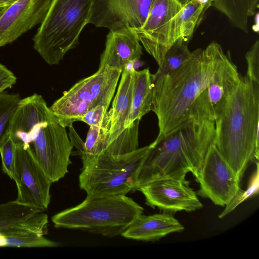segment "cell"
<instances>
[{"label":"cell","instance_id":"cell-1","mask_svg":"<svg viewBox=\"0 0 259 259\" xmlns=\"http://www.w3.org/2000/svg\"><path fill=\"white\" fill-rule=\"evenodd\" d=\"M214 142V121L188 113L180 125L165 134H159L149 145L134 191L153 180L184 177L189 172L197 182L204 157Z\"/></svg>","mask_w":259,"mask_h":259},{"label":"cell","instance_id":"cell-2","mask_svg":"<svg viewBox=\"0 0 259 259\" xmlns=\"http://www.w3.org/2000/svg\"><path fill=\"white\" fill-rule=\"evenodd\" d=\"M225 53L219 43L212 41L204 49L191 52L189 58L172 72L152 79V111L157 117L159 134L170 131L187 118Z\"/></svg>","mask_w":259,"mask_h":259},{"label":"cell","instance_id":"cell-3","mask_svg":"<svg viewBox=\"0 0 259 259\" xmlns=\"http://www.w3.org/2000/svg\"><path fill=\"white\" fill-rule=\"evenodd\" d=\"M8 132L15 143L29 145L52 183L68 172L73 144L43 97L34 94L21 99L10 121Z\"/></svg>","mask_w":259,"mask_h":259},{"label":"cell","instance_id":"cell-4","mask_svg":"<svg viewBox=\"0 0 259 259\" xmlns=\"http://www.w3.org/2000/svg\"><path fill=\"white\" fill-rule=\"evenodd\" d=\"M214 144L241 180L259 155V83L246 75L215 120Z\"/></svg>","mask_w":259,"mask_h":259},{"label":"cell","instance_id":"cell-5","mask_svg":"<svg viewBox=\"0 0 259 259\" xmlns=\"http://www.w3.org/2000/svg\"><path fill=\"white\" fill-rule=\"evenodd\" d=\"M95 0H52L32 39L33 48L49 65L58 64L79 44Z\"/></svg>","mask_w":259,"mask_h":259},{"label":"cell","instance_id":"cell-6","mask_svg":"<svg viewBox=\"0 0 259 259\" xmlns=\"http://www.w3.org/2000/svg\"><path fill=\"white\" fill-rule=\"evenodd\" d=\"M144 208L126 195L86 197L52 217L56 228L79 229L112 237L121 235Z\"/></svg>","mask_w":259,"mask_h":259},{"label":"cell","instance_id":"cell-7","mask_svg":"<svg viewBox=\"0 0 259 259\" xmlns=\"http://www.w3.org/2000/svg\"><path fill=\"white\" fill-rule=\"evenodd\" d=\"M149 146L124 154L113 155L104 151L92 156H80L82 168L79 187L87 197L126 195L134 188L138 174Z\"/></svg>","mask_w":259,"mask_h":259},{"label":"cell","instance_id":"cell-8","mask_svg":"<svg viewBox=\"0 0 259 259\" xmlns=\"http://www.w3.org/2000/svg\"><path fill=\"white\" fill-rule=\"evenodd\" d=\"M122 71L109 66L98 71L73 85L50 107L60 123L69 127L91 109L98 105L109 106Z\"/></svg>","mask_w":259,"mask_h":259},{"label":"cell","instance_id":"cell-9","mask_svg":"<svg viewBox=\"0 0 259 259\" xmlns=\"http://www.w3.org/2000/svg\"><path fill=\"white\" fill-rule=\"evenodd\" d=\"M183 7L180 0H153L143 25L133 29L141 44L158 65L181 38L180 20Z\"/></svg>","mask_w":259,"mask_h":259},{"label":"cell","instance_id":"cell-10","mask_svg":"<svg viewBox=\"0 0 259 259\" xmlns=\"http://www.w3.org/2000/svg\"><path fill=\"white\" fill-rule=\"evenodd\" d=\"M16 145L17 202L44 211L51 201L52 182L39 165L29 145Z\"/></svg>","mask_w":259,"mask_h":259},{"label":"cell","instance_id":"cell-11","mask_svg":"<svg viewBox=\"0 0 259 259\" xmlns=\"http://www.w3.org/2000/svg\"><path fill=\"white\" fill-rule=\"evenodd\" d=\"M197 194L225 206L241 189L240 180L215 144L208 149L197 181Z\"/></svg>","mask_w":259,"mask_h":259},{"label":"cell","instance_id":"cell-12","mask_svg":"<svg viewBox=\"0 0 259 259\" xmlns=\"http://www.w3.org/2000/svg\"><path fill=\"white\" fill-rule=\"evenodd\" d=\"M241 77L229 53H225L211 80L196 98L188 113L214 121L237 88Z\"/></svg>","mask_w":259,"mask_h":259},{"label":"cell","instance_id":"cell-13","mask_svg":"<svg viewBox=\"0 0 259 259\" xmlns=\"http://www.w3.org/2000/svg\"><path fill=\"white\" fill-rule=\"evenodd\" d=\"M185 178L156 179L141 186L138 191L144 196L147 205L163 212L173 214L182 211H194L201 208L203 204Z\"/></svg>","mask_w":259,"mask_h":259},{"label":"cell","instance_id":"cell-14","mask_svg":"<svg viewBox=\"0 0 259 259\" xmlns=\"http://www.w3.org/2000/svg\"><path fill=\"white\" fill-rule=\"evenodd\" d=\"M153 0H95L89 24L110 30L137 29L144 23Z\"/></svg>","mask_w":259,"mask_h":259},{"label":"cell","instance_id":"cell-15","mask_svg":"<svg viewBox=\"0 0 259 259\" xmlns=\"http://www.w3.org/2000/svg\"><path fill=\"white\" fill-rule=\"evenodd\" d=\"M52 0H15L0 11V47L12 43L44 19Z\"/></svg>","mask_w":259,"mask_h":259},{"label":"cell","instance_id":"cell-16","mask_svg":"<svg viewBox=\"0 0 259 259\" xmlns=\"http://www.w3.org/2000/svg\"><path fill=\"white\" fill-rule=\"evenodd\" d=\"M142 54V47L133 29L110 30L99 67L107 66L122 72L127 65L138 61Z\"/></svg>","mask_w":259,"mask_h":259},{"label":"cell","instance_id":"cell-17","mask_svg":"<svg viewBox=\"0 0 259 259\" xmlns=\"http://www.w3.org/2000/svg\"><path fill=\"white\" fill-rule=\"evenodd\" d=\"M184 227L172 214L163 212L150 215L138 216L121 236L139 241H155L176 232H181Z\"/></svg>","mask_w":259,"mask_h":259},{"label":"cell","instance_id":"cell-18","mask_svg":"<svg viewBox=\"0 0 259 259\" xmlns=\"http://www.w3.org/2000/svg\"><path fill=\"white\" fill-rule=\"evenodd\" d=\"M133 64H129L122 71L112 107L109 110L111 123L108 146L125 129L124 125L130 114L133 95L135 71Z\"/></svg>","mask_w":259,"mask_h":259},{"label":"cell","instance_id":"cell-19","mask_svg":"<svg viewBox=\"0 0 259 259\" xmlns=\"http://www.w3.org/2000/svg\"><path fill=\"white\" fill-rule=\"evenodd\" d=\"M151 75L148 68L140 71L135 70L131 110L124 128L136 120H140L144 115L152 111Z\"/></svg>","mask_w":259,"mask_h":259},{"label":"cell","instance_id":"cell-20","mask_svg":"<svg viewBox=\"0 0 259 259\" xmlns=\"http://www.w3.org/2000/svg\"><path fill=\"white\" fill-rule=\"evenodd\" d=\"M259 0H213L212 5L223 14L233 25L248 32V21L258 8Z\"/></svg>","mask_w":259,"mask_h":259},{"label":"cell","instance_id":"cell-21","mask_svg":"<svg viewBox=\"0 0 259 259\" xmlns=\"http://www.w3.org/2000/svg\"><path fill=\"white\" fill-rule=\"evenodd\" d=\"M111 118L109 110L107 112L102 124L90 126L85 142H83V154L95 156L105 151L109 141Z\"/></svg>","mask_w":259,"mask_h":259},{"label":"cell","instance_id":"cell-22","mask_svg":"<svg viewBox=\"0 0 259 259\" xmlns=\"http://www.w3.org/2000/svg\"><path fill=\"white\" fill-rule=\"evenodd\" d=\"M208 8L195 0H188L183 3L180 20L181 38L189 42Z\"/></svg>","mask_w":259,"mask_h":259},{"label":"cell","instance_id":"cell-23","mask_svg":"<svg viewBox=\"0 0 259 259\" xmlns=\"http://www.w3.org/2000/svg\"><path fill=\"white\" fill-rule=\"evenodd\" d=\"M188 42L180 38L166 53L158 65L155 73L151 75L152 79L169 74L182 65L190 56L191 52Z\"/></svg>","mask_w":259,"mask_h":259},{"label":"cell","instance_id":"cell-24","mask_svg":"<svg viewBox=\"0 0 259 259\" xmlns=\"http://www.w3.org/2000/svg\"><path fill=\"white\" fill-rule=\"evenodd\" d=\"M38 211L16 200L0 204V232Z\"/></svg>","mask_w":259,"mask_h":259},{"label":"cell","instance_id":"cell-25","mask_svg":"<svg viewBox=\"0 0 259 259\" xmlns=\"http://www.w3.org/2000/svg\"><path fill=\"white\" fill-rule=\"evenodd\" d=\"M140 120H136L107 147L105 151L113 155L128 153L138 148Z\"/></svg>","mask_w":259,"mask_h":259},{"label":"cell","instance_id":"cell-26","mask_svg":"<svg viewBox=\"0 0 259 259\" xmlns=\"http://www.w3.org/2000/svg\"><path fill=\"white\" fill-rule=\"evenodd\" d=\"M58 242L48 239L45 235H5L0 233V247H54Z\"/></svg>","mask_w":259,"mask_h":259},{"label":"cell","instance_id":"cell-27","mask_svg":"<svg viewBox=\"0 0 259 259\" xmlns=\"http://www.w3.org/2000/svg\"><path fill=\"white\" fill-rule=\"evenodd\" d=\"M0 154L3 171L17 184L18 176L16 164V145L11 139L8 130L0 143Z\"/></svg>","mask_w":259,"mask_h":259},{"label":"cell","instance_id":"cell-28","mask_svg":"<svg viewBox=\"0 0 259 259\" xmlns=\"http://www.w3.org/2000/svg\"><path fill=\"white\" fill-rule=\"evenodd\" d=\"M258 162H256V169L251 175L247 188L240 190L234 197L228 203L224 210L219 215L223 218L234 210L239 204L248 199L258 194L259 191Z\"/></svg>","mask_w":259,"mask_h":259},{"label":"cell","instance_id":"cell-29","mask_svg":"<svg viewBox=\"0 0 259 259\" xmlns=\"http://www.w3.org/2000/svg\"><path fill=\"white\" fill-rule=\"evenodd\" d=\"M21 98L18 94H0V143L8 129L11 119Z\"/></svg>","mask_w":259,"mask_h":259},{"label":"cell","instance_id":"cell-30","mask_svg":"<svg viewBox=\"0 0 259 259\" xmlns=\"http://www.w3.org/2000/svg\"><path fill=\"white\" fill-rule=\"evenodd\" d=\"M247 65L246 75L259 83V40L257 39L245 54Z\"/></svg>","mask_w":259,"mask_h":259},{"label":"cell","instance_id":"cell-31","mask_svg":"<svg viewBox=\"0 0 259 259\" xmlns=\"http://www.w3.org/2000/svg\"><path fill=\"white\" fill-rule=\"evenodd\" d=\"M108 106L98 105L85 113L79 121H82L90 126L102 124L108 111Z\"/></svg>","mask_w":259,"mask_h":259},{"label":"cell","instance_id":"cell-32","mask_svg":"<svg viewBox=\"0 0 259 259\" xmlns=\"http://www.w3.org/2000/svg\"><path fill=\"white\" fill-rule=\"evenodd\" d=\"M17 81V77L12 71L0 64V94L11 88Z\"/></svg>","mask_w":259,"mask_h":259},{"label":"cell","instance_id":"cell-33","mask_svg":"<svg viewBox=\"0 0 259 259\" xmlns=\"http://www.w3.org/2000/svg\"><path fill=\"white\" fill-rule=\"evenodd\" d=\"M255 18H254V23L252 26L253 30L256 33H258L259 30L258 27V13L257 12L255 14Z\"/></svg>","mask_w":259,"mask_h":259},{"label":"cell","instance_id":"cell-34","mask_svg":"<svg viewBox=\"0 0 259 259\" xmlns=\"http://www.w3.org/2000/svg\"><path fill=\"white\" fill-rule=\"evenodd\" d=\"M199 3L204 5L208 7H209L212 5V2L211 0H195Z\"/></svg>","mask_w":259,"mask_h":259},{"label":"cell","instance_id":"cell-35","mask_svg":"<svg viewBox=\"0 0 259 259\" xmlns=\"http://www.w3.org/2000/svg\"><path fill=\"white\" fill-rule=\"evenodd\" d=\"M14 1L15 0H0V7H6Z\"/></svg>","mask_w":259,"mask_h":259},{"label":"cell","instance_id":"cell-36","mask_svg":"<svg viewBox=\"0 0 259 259\" xmlns=\"http://www.w3.org/2000/svg\"><path fill=\"white\" fill-rule=\"evenodd\" d=\"M4 7H0V11L2 10Z\"/></svg>","mask_w":259,"mask_h":259},{"label":"cell","instance_id":"cell-37","mask_svg":"<svg viewBox=\"0 0 259 259\" xmlns=\"http://www.w3.org/2000/svg\"><path fill=\"white\" fill-rule=\"evenodd\" d=\"M187 1H188V0H185V2Z\"/></svg>","mask_w":259,"mask_h":259}]
</instances>
